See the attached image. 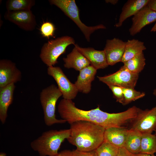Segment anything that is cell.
Wrapping results in <instances>:
<instances>
[{
  "mask_svg": "<svg viewBox=\"0 0 156 156\" xmlns=\"http://www.w3.org/2000/svg\"><path fill=\"white\" fill-rule=\"evenodd\" d=\"M68 142L81 151L95 150L103 142L105 129L94 123L83 120L70 124Z\"/></svg>",
  "mask_w": 156,
  "mask_h": 156,
  "instance_id": "1",
  "label": "cell"
},
{
  "mask_svg": "<svg viewBox=\"0 0 156 156\" xmlns=\"http://www.w3.org/2000/svg\"><path fill=\"white\" fill-rule=\"evenodd\" d=\"M70 133V129L45 131L31 143V147L40 156L56 155L58 153L62 143L69 138Z\"/></svg>",
  "mask_w": 156,
  "mask_h": 156,
  "instance_id": "2",
  "label": "cell"
},
{
  "mask_svg": "<svg viewBox=\"0 0 156 156\" xmlns=\"http://www.w3.org/2000/svg\"><path fill=\"white\" fill-rule=\"evenodd\" d=\"M62 94L58 87L52 84L42 89L40 96V102L43 110L46 125L50 126L55 124L64 123L65 120L56 117V105Z\"/></svg>",
  "mask_w": 156,
  "mask_h": 156,
  "instance_id": "3",
  "label": "cell"
},
{
  "mask_svg": "<svg viewBox=\"0 0 156 156\" xmlns=\"http://www.w3.org/2000/svg\"><path fill=\"white\" fill-rule=\"evenodd\" d=\"M75 44L74 39L68 36H63L48 41L42 46L40 57L48 67L53 66L57 63V59L64 53L67 47Z\"/></svg>",
  "mask_w": 156,
  "mask_h": 156,
  "instance_id": "4",
  "label": "cell"
},
{
  "mask_svg": "<svg viewBox=\"0 0 156 156\" xmlns=\"http://www.w3.org/2000/svg\"><path fill=\"white\" fill-rule=\"evenodd\" d=\"M49 1L51 4L55 5L59 8L75 23L88 42L90 41L91 34L95 30L106 28L102 24L89 27L83 23L80 19L79 9L74 0H51Z\"/></svg>",
  "mask_w": 156,
  "mask_h": 156,
  "instance_id": "5",
  "label": "cell"
},
{
  "mask_svg": "<svg viewBox=\"0 0 156 156\" xmlns=\"http://www.w3.org/2000/svg\"><path fill=\"white\" fill-rule=\"evenodd\" d=\"M139 74L129 71L123 66L116 72L103 77L97 76L99 80L107 86L113 85L122 88H134Z\"/></svg>",
  "mask_w": 156,
  "mask_h": 156,
  "instance_id": "6",
  "label": "cell"
},
{
  "mask_svg": "<svg viewBox=\"0 0 156 156\" xmlns=\"http://www.w3.org/2000/svg\"><path fill=\"white\" fill-rule=\"evenodd\" d=\"M47 73L56 81L64 99L72 100L75 99L78 91L74 83L70 81L60 67H48Z\"/></svg>",
  "mask_w": 156,
  "mask_h": 156,
  "instance_id": "7",
  "label": "cell"
},
{
  "mask_svg": "<svg viewBox=\"0 0 156 156\" xmlns=\"http://www.w3.org/2000/svg\"><path fill=\"white\" fill-rule=\"evenodd\" d=\"M130 129L143 133H152L156 130V106L150 109H140L131 123Z\"/></svg>",
  "mask_w": 156,
  "mask_h": 156,
  "instance_id": "8",
  "label": "cell"
},
{
  "mask_svg": "<svg viewBox=\"0 0 156 156\" xmlns=\"http://www.w3.org/2000/svg\"><path fill=\"white\" fill-rule=\"evenodd\" d=\"M4 16L6 20L25 31L33 30L36 25L35 17L31 10L7 11Z\"/></svg>",
  "mask_w": 156,
  "mask_h": 156,
  "instance_id": "9",
  "label": "cell"
},
{
  "mask_svg": "<svg viewBox=\"0 0 156 156\" xmlns=\"http://www.w3.org/2000/svg\"><path fill=\"white\" fill-rule=\"evenodd\" d=\"M22 74L15 64L11 61L3 59L0 60V88L20 81Z\"/></svg>",
  "mask_w": 156,
  "mask_h": 156,
  "instance_id": "10",
  "label": "cell"
},
{
  "mask_svg": "<svg viewBox=\"0 0 156 156\" xmlns=\"http://www.w3.org/2000/svg\"><path fill=\"white\" fill-rule=\"evenodd\" d=\"M132 21V25L129 32L133 36L139 33L146 25L156 21V12L146 5L133 16Z\"/></svg>",
  "mask_w": 156,
  "mask_h": 156,
  "instance_id": "11",
  "label": "cell"
},
{
  "mask_svg": "<svg viewBox=\"0 0 156 156\" xmlns=\"http://www.w3.org/2000/svg\"><path fill=\"white\" fill-rule=\"evenodd\" d=\"M126 44V42L118 38L107 40L104 51L109 65L121 62Z\"/></svg>",
  "mask_w": 156,
  "mask_h": 156,
  "instance_id": "12",
  "label": "cell"
},
{
  "mask_svg": "<svg viewBox=\"0 0 156 156\" xmlns=\"http://www.w3.org/2000/svg\"><path fill=\"white\" fill-rule=\"evenodd\" d=\"M78 50L89 61L90 65L97 70L104 69L109 65L104 50L100 51L92 47L83 48L75 44Z\"/></svg>",
  "mask_w": 156,
  "mask_h": 156,
  "instance_id": "13",
  "label": "cell"
},
{
  "mask_svg": "<svg viewBox=\"0 0 156 156\" xmlns=\"http://www.w3.org/2000/svg\"><path fill=\"white\" fill-rule=\"evenodd\" d=\"M97 70L91 65L80 70L74 84L78 92L88 94L91 89V83L94 80Z\"/></svg>",
  "mask_w": 156,
  "mask_h": 156,
  "instance_id": "14",
  "label": "cell"
},
{
  "mask_svg": "<svg viewBox=\"0 0 156 156\" xmlns=\"http://www.w3.org/2000/svg\"><path fill=\"white\" fill-rule=\"evenodd\" d=\"M15 88L14 83L0 88V120L2 124L5 122L8 107L13 101Z\"/></svg>",
  "mask_w": 156,
  "mask_h": 156,
  "instance_id": "15",
  "label": "cell"
},
{
  "mask_svg": "<svg viewBox=\"0 0 156 156\" xmlns=\"http://www.w3.org/2000/svg\"><path fill=\"white\" fill-rule=\"evenodd\" d=\"M129 129L125 127H111L105 129L104 142L119 148L123 147Z\"/></svg>",
  "mask_w": 156,
  "mask_h": 156,
  "instance_id": "16",
  "label": "cell"
},
{
  "mask_svg": "<svg viewBox=\"0 0 156 156\" xmlns=\"http://www.w3.org/2000/svg\"><path fill=\"white\" fill-rule=\"evenodd\" d=\"M63 60L65 68H73L79 71L90 65L89 61L75 46L66 57L63 58Z\"/></svg>",
  "mask_w": 156,
  "mask_h": 156,
  "instance_id": "17",
  "label": "cell"
},
{
  "mask_svg": "<svg viewBox=\"0 0 156 156\" xmlns=\"http://www.w3.org/2000/svg\"><path fill=\"white\" fill-rule=\"evenodd\" d=\"M149 0H129L123 6L116 27H121L124 21L130 16L135 15L146 6Z\"/></svg>",
  "mask_w": 156,
  "mask_h": 156,
  "instance_id": "18",
  "label": "cell"
},
{
  "mask_svg": "<svg viewBox=\"0 0 156 156\" xmlns=\"http://www.w3.org/2000/svg\"><path fill=\"white\" fill-rule=\"evenodd\" d=\"M142 135L139 131L129 129L123 147L133 154L140 153Z\"/></svg>",
  "mask_w": 156,
  "mask_h": 156,
  "instance_id": "19",
  "label": "cell"
},
{
  "mask_svg": "<svg viewBox=\"0 0 156 156\" xmlns=\"http://www.w3.org/2000/svg\"><path fill=\"white\" fill-rule=\"evenodd\" d=\"M146 48L144 42L134 39L126 42L125 51L121 62L123 63L142 53Z\"/></svg>",
  "mask_w": 156,
  "mask_h": 156,
  "instance_id": "20",
  "label": "cell"
},
{
  "mask_svg": "<svg viewBox=\"0 0 156 156\" xmlns=\"http://www.w3.org/2000/svg\"><path fill=\"white\" fill-rule=\"evenodd\" d=\"M155 153V135L150 133H142L140 153L152 155Z\"/></svg>",
  "mask_w": 156,
  "mask_h": 156,
  "instance_id": "21",
  "label": "cell"
},
{
  "mask_svg": "<svg viewBox=\"0 0 156 156\" xmlns=\"http://www.w3.org/2000/svg\"><path fill=\"white\" fill-rule=\"evenodd\" d=\"M123 63V66L129 71L139 74L143 70L146 64L143 52Z\"/></svg>",
  "mask_w": 156,
  "mask_h": 156,
  "instance_id": "22",
  "label": "cell"
},
{
  "mask_svg": "<svg viewBox=\"0 0 156 156\" xmlns=\"http://www.w3.org/2000/svg\"><path fill=\"white\" fill-rule=\"evenodd\" d=\"M35 3L34 0H8L6 7L8 11L30 10Z\"/></svg>",
  "mask_w": 156,
  "mask_h": 156,
  "instance_id": "23",
  "label": "cell"
},
{
  "mask_svg": "<svg viewBox=\"0 0 156 156\" xmlns=\"http://www.w3.org/2000/svg\"><path fill=\"white\" fill-rule=\"evenodd\" d=\"M119 149L118 148L103 141L95 151L97 156H117Z\"/></svg>",
  "mask_w": 156,
  "mask_h": 156,
  "instance_id": "24",
  "label": "cell"
},
{
  "mask_svg": "<svg viewBox=\"0 0 156 156\" xmlns=\"http://www.w3.org/2000/svg\"><path fill=\"white\" fill-rule=\"evenodd\" d=\"M124 96L123 105H127L131 102L142 98L145 93L135 90L134 88H122Z\"/></svg>",
  "mask_w": 156,
  "mask_h": 156,
  "instance_id": "25",
  "label": "cell"
},
{
  "mask_svg": "<svg viewBox=\"0 0 156 156\" xmlns=\"http://www.w3.org/2000/svg\"><path fill=\"white\" fill-rule=\"evenodd\" d=\"M55 29L53 24L50 22H46L42 24L40 30L43 36L49 38L53 36Z\"/></svg>",
  "mask_w": 156,
  "mask_h": 156,
  "instance_id": "26",
  "label": "cell"
},
{
  "mask_svg": "<svg viewBox=\"0 0 156 156\" xmlns=\"http://www.w3.org/2000/svg\"><path fill=\"white\" fill-rule=\"evenodd\" d=\"M111 90L116 101L123 105L124 96L122 88L113 85L107 86Z\"/></svg>",
  "mask_w": 156,
  "mask_h": 156,
  "instance_id": "27",
  "label": "cell"
},
{
  "mask_svg": "<svg viewBox=\"0 0 156 156\" xmlns=\"http://www.w3.org/2000/svg\"><path fill=\"white\" fill-rule=\"evenodd\" d=\"M71 156H97L95 150L90 151H83L76 149L72 151Z\"/></svg>",
  "mask_w": 156,
  "mask_h": 156,
  "instance_id": "28",
  "label": "cell"
},
{
  "mask_svg": "<svg viewBox=\"0 0 156 156\" xmlns=\"http://www.w3.org/2000/svg\"><path fill=\"white\" fill-rule=\"evenodd\" d=\"M135 155L131 153L123 147L119 148L117 156H134Z\"/></svg>",
  "mask_w": 156,
  "mask_h": 156,
  "instance_id": "29",
  "label": "cell"
},
{
  "mask_svg": "<svg viewBox=\"0 0 156 156\" xmlns=\"http://www.w3.org/2000/svg\"><path fill=\"white\" fill-rule=\"evenodd\" d=\"M147 5L152 10L156 12V0H149Z\"/></svg>",
  "mask_w": 156,
  "mask_h": 156,
  "instance_id": "30",
  "label": "cell"
},
{
  "mask_svg": "<svg viewBox=\"0 0 156 156\" xmlns=\"http://www.w3.org/2000/svg\"><path fill=\"white\" fill-rule=\"evenodd\" d=\"M72 151L69 150H64L58 153V154L54 156H71Z\"/></svg>",
  "mask_w": 156,
  "mask_h": 156,
  "instance_id": "31",
  "label": "cell"
},
{
  "mask_svg": "<svg viewBox=\"0 0 156 156\" xmlns=\"http://www.w3.org/2000/svg\"><path fill=\"white\" fill-rule=\"evenodd\" d=\"M118 1V0H105V2L107 3H110L115 5L116 4Z\"/></svg>",
  "mask_w": 156,
  "mask_h": 156,
  "instance_id": "32",
  "label": "cell"
},
{
  "mask_svg": "<svg viewBox=\"0 0 156 156\" xmlns=\"http://www.w3.org/2000/svg\"><path fill=\"white\" fill-rule=\"evenodd\" d=\"M151 155L145 153H139L138 154H135L134 156H151Z\"/></svg>",
  "mask_w": 156,
  "mask_h": 156,
  "instance_id": "33",
  "label": "cell"
},
{
  "mask_svg": "<svg viewBox=\"0 0 156 156\" xmlns=\"http://www.w3.org/2000/svg\"><path fill=\"white\" fill-rule=\"evenodd\" d=\"M156 31V23L155 25L151 28V32H155Z\"/></svg>",
  "mask_w": 156,
  "mask_h": 156,
  "instance_id": "34",
  "label": "cell"
},
{
  "mask_svg": "<svg viewBox=\"0 0 156 156\" xmlns=\"http://www.w3.org/2000/svg\"><path fill=\"white\" fill-rule=\"evenodd\" d=\"M0 156H6V154L5 153L1 152L0 153Z\"/></svg>",
  "mask_w": 156,
  "mask_h": 156,
  "instance_id": "35",
  "label": "cell"
},
{
  "mask_svg": "<svg viewBox=\"0 0 156 156\" xmlns=\"http://www.w3.org/2000/svg\"><path fill=\"white\" fill-rule=\"evenodd\" d=\"M153 94L156 96V89H155L153 92Z\"/></svg>",
  "mask_w": 156,
  "mask_h": 156,
  "instance_id": "36",
  "label": "cell"
},
{
  "mask_svg": "<svg viewBox=\"0 0 156 156\" xmlns=\"http://www.w3.org/2000/svg\"><path fill=\"white\" fill-rule=\"evenodd\" d=\"M151 156H155V155H154V154H153V155H151Z\"/></svg>",
  "mask_w": 156,
  "mask_h": 156,
  "instance_id": "37",
  "label": "cell"
},
{
  "mask_svg": "<svg viewBox=\"0 0 156 156\" xmlns=\"http://www.w3.org/2000/svg\"><path fill=\"white\" fill-rule=\"evenodd\" d=\"M155 135H156V130H155Z\"/></svg>",
  "mask_w": 156,
  "mask_h": 156,
  "instance_id": "38",
  "label": "cell"
}]
</instances>
